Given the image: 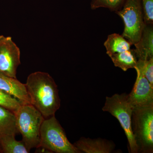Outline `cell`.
Instances as JSON below:
<instances>
[{
	"label": "cell",
	"mask_w": 153,
	"mask_h": 153,
	"mask_svg": "<svg viewBox=\"0 0 153 153\" xmlns=\"http://www.w3.org/2000/svg\"><path fill=\"white\" fill-rule=\"evenodd\" d=\"M31 104L42 114L44 118L55 115L60 108V99L55 80L47 72L31 73L25 83Z\"/></svg>",
	"instance_id": "obj_1"
},
{
	"label": "cell",
	"mask_w": 153,
	"mask_h": 153,
	"mask_svg": "<svg viewBox=\"0 0 153 153\" xmlns=\"http://www.w3.org/2000/svg\"><path fill=\"white\" fill-rule=\"evenodd\" d=\"M14 113L17 130L22 134L25 146L29 151L38 149L41 126L45 119L43 115L31 104L21 105Z\"/></svg>",
	"instance_id": "obj_2"
},
{
	"label": "cell",
	"mask_w": 153,
	"mask_h": 153,
	"mask_svg": "<svg viewBox=\"0 0 153 153\" xmlns=\"http://www.w3.org/2000/svg\"><path fill=\"white\" fill-rule=\"evenodd\" d=\"M103 111L109 112L117 119L123 128L128 143L129 152L138 153V149L132 129V116L134 108L128 98V94H115L106 97Z\"/></svg>",
	"instance_id": "obj_3"
},
{
	"label": "cell",
	"mask_w": 153,
	"mask_h": 153,
	"mask_svg": "<svg viewBox=\"0 0 153 153\" xmlns=\"http://www.w3.org/2000/svg\"><path fill=\"white\" fill-rule=\"evenodd\" d=\"M39 148L52 153H81L68 140L55 115L45 119L42 124Z\"/></svg>",
	"instance_id": "obj_4"
},
{
	"label": "cell",
	"mask_w": 153,
	"mask_h": 153,
	"mask_svg": "<svg viewBox=\"0 0 153 153\" xmlns=\"http://www.w3.org/2000/svg\"><path fill=\"white\" fill-rule=\"evenodd\" d=\"M132 129L138 153H153V105L134 109Z\"/></svg>",
	"instance_id": "obj_5"
},
{
	"label": "cell",
	"mask_w": 153,
	"mask_h": 153,
	"mask_svg": "<svg viewBox=\"0 0 153 153\" xmlns=\"http://www.w3.org/2000/svg\"><path fill=\"white\" fill-rule=\"evenodd\" d=\"M116 13L124 24L122 36L134 45L139 41L146 25L141 0H125L123 8Z\"/></svg>",
	"instance_id": "obj_6"
},
{
	"label": "cell",
	"mask_w": 153,
	"mask_h": 153,
	"mask_svg": "<svg viewBox=\"0 0 153 153\" xmlns=\"http://www.w3.org/2000/svg\"><path fill=\"white\" fill-rule=\"evenodd\" d=\"M21 52L10 37L0 36V73L16 78L17 68L21 64Z\"/></svg>",
	"instance_id": "obj_7"
},
{
	"label": "cell",
	"mask_w": 153,
	"mask_h": 153,
	"mask_svg": "<svg viewBox=\"0 0 153 153\" xmlns=\"http://www.w3.org/2000/svg\"><path fill=\"white\" fill-rule=\"evenodd\" d=\"M137 76L130 93L129 101L134 108L153 105V86H152L139 68L135 67Z\"/></svg>",
	"instance_id": "obj_8"
},
{
	"label": "cell",
	"mask_w": 153,
	"mask_h": 153,
	"mask_svg": "<svg viewBox=\"0 0 153 153\" xmlns=\"http://www.w3.org/2000/svg\"><path fill=\"white\" fill-rule=\"evenodd\" d=\"M0 90L17 99L22 104H31V100L25 84L16 78L0 73Z\"/></svg>",
	"instance_id": "obj_9"
},
{
	"label": "cell",
	"mask_w": 153,
	"mask_h": 153,
	"mask_svg": "<svg viewBox=\"0 0 153 153\" xmlns=\"http://www.w3.org/2000/svg\"><path fill=\"white\" fill-rule=\"evenodd\" d=\"M73 145L81 153H111L115 148L113 142L100 138L90 139L82 137Z\"/></svg>",
	"instance_id": "obj_10"
},
{
	"label": "cell",
	"mask_w": 153,
	"mask_h": 153,
	"mask_svg": "<svg viewBox=\"0 0 153 153\" xmlns=\"http://www.w3.org/2000/svg\"><path fill=\"white\" fill-rule=\"evenodd\" d=\"M134 45V51L138 60H148L153 57L152 25H145L141 37Z\"/></svg>",
	"instance_id": "obj_11"
},
{
	"label": "cell",
	"mask_w": 153,
	"mask_h": 153,
	"mask_svg": "<svg viewBox=\"0 0 153 153\" xmlns=\"http://www.w3.org/2000/svg\"><path fill=\"white\" fill-rule=\"evenodd\" d=\"M13 112L0 106V138L18 133Z\"/></svg>",
	"instance_id": "obj_12"
},
{
	"label": "cell",
	"mask_w": 153,
	"mask_h": 153,
	"mask_svg": "<svg viewBox=\"0 0 153 153\" xmlns=\"http://www.w3.org/2000/svg\"><path fill=\"white\" fill-rule=\"evenodd\" d=\"M104 45L106 48L107 54L109 56L129 50L132 44L122 35L114 33L108 36Z\"/></svg>",
	"instance_id": "obj_13"
},
{
	"label": "cell",
	"mask_w": 153,
	"mask_h": 153,
	"mask_svg": "<svg viewBox=\"0 0 153 153\" xmlns=\"http://www.w3.org/2000/svg\"><path fill=\"white\" fill-rule=\"evenodd\" d=\"M114 66L124 71L130 68H134L137 66V58L134 49H129L124 52L110 55Z\"/></svg>",
	"instance_id": "obj_14"
},
{
	"label": "cell",
	"mask_w": 153,
	"mask_h": 153,
	"mask_svg": "<svg viewBox=\"0 0 153 153\" xmlns=\"http://www.w3.org/2000/svg\"><path fill=\"white\" fill-rule=\"evenodd\" d=\"M0 148L2 153H28L23 142L17 140L16 136L7 135L0 138Z\"/></svg>",
	"instance_id": "obj_15"
},
{
	"label": "cell",
	"mask_w": 153,
	"mask_h": 153,
	"mask_svg": "<svg viewBox=\"0 0 153 153\" xmlns=\"http://www.w3.org/2000/svg\"><path fill=\"white\" fill-rule=\"evenodd\" d=\"M124 1L125 0H91V7L92 10L103 7L116 12L120 10Z\"/></svg>",
	"instance_id": "obj_16"
},
{
	"label": "cell",
	"mask_w": 153,
	"mask_h": 153,
	"mask_svg": "<svg viewBox=\"0 0 153 153\" xmlns=\"http://www.w3.org/2000/svg\"><path fill=\"white\" fill-rule=\"evenodd\" d=\"M21 105L22 103L17 99L0 90V106L14 113Z\"/></svg>",
	"instance_id": "obj_17"
},
{
	"label": "cell",
	"mask_w": 153,
	"mask_h": 153,
	"mask_svg": "<svg viewBox=\"0 0 153 153\" xmlns=\"http://www.w3.org/2000/svg\"><path fill=\"white\" fill-rule=\"evenodd\" d=\"M135 67L139 68L153 86V57L148 60H138Z\"/></svg>",
	"instance_id": "obj_18"
},
{
	"label": "cell",
	"mask_w": 153,
	"mask_h": 153,
	"mask_svg": "<svg viewBox=\"0 0 153 153\" xmlns=\"http://www.w3.org/2000/svg\"><path fill=\"white\" fill-rule=\"evenodd\" d=\"M144 21L147 25H153V0H142Z\"/></svg>",
	"instance_id": "obj_19"
},
{
	"label": "cell",
	"mask_w": 153,
	"mask_h": 153,
	"mask_svg": "<svg viewBox=\"0 0 153 153\" xmlns=\"http://www.w3.org/2000/svg\"><path fill=\"white\" fill-rule=\"evenodd\" d=\"M0 153H2L1 150V148H0Z\"/></svg>",
	"instance_id": "obj_20"
}]
</instances>
